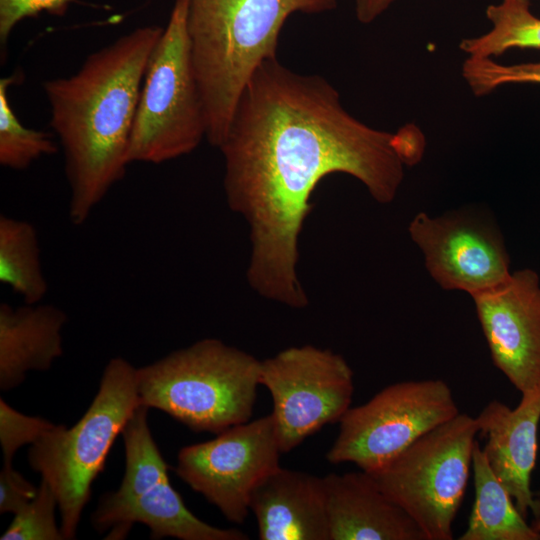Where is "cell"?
<instances>
[{
    "instance_id": "484cf974",
    "label": "cell",
    "mask_w": 540,
    "mask_h": 540,
    "mask_svg": "<svg viewBox=\"0 0 540 540\" xmlns=\"http://www.w3.org/2000/svg\"><path fill=\"white\" fill-rule=\"evenodd\" d=\"M37 488L13 466H3L0 472V513L18 512L36 495Z\"/></svg>"
},
{
    "instance_id": "4316f807",
    "label": "cell",
    "mask_w": 540,
    "mask_h": 540,
    "mask_svg": "<svg viewBox=\"0 0 540 540\" xmlns=\"http://www.w3.org/2000/svg\"><path fill=\"white\" fill-rule=\"evenodd\" d=\"M424 137L413 125H405L394 133L395 149L404 165L419 162L424 153Z\"/></svg>"
},
{
    "instance_id": "cb8c5ba5",
    "label": "cell",
    "mask_w": 540,
    "mask_h": 540,
    "mask_svg": "<svg viewBox=\"0 0 540 540\" xmlns=\"http://www.w3.org/2000/svg\"><path fill=\"white\" fill-rule=\"evenodd\" d=\"M53 423L34 416L24 415L3 398L0 399V443L3 466H13L16 451L25 444L34 443Z\"/></svg>"
},
{
    "instance_id": "52a82bcc",
    "label": "cell",
    "mask_w": 540,
    "mask_h": 540,
    "mask_svg": "<svg viewBox=\"0 0 540 540\" xmlns=\"http://www.w3.org/2000/svg\"><path fill=\"white\" fill-rule=\"evenodd\" d=\"M476 417L459 413L370 473L419 526L426 540L453 539V522L472 471Z\"/></svg>"
},
{
    "instance_id": "f1b7e54d",
    "label": "cell",
    "mask_w": 540,
    "mask_h": 540,
    "mask_svg": "<svg viewBox=\"0 0 540 540\" xmlns=\"http://www.w3.org/2000/svg\"><path fill=\"white\" fill-rule=\"evenodd\" d=\"M532 527L540 533V516L536 518L535 522L533 523Z\"/></svg>"
},
{
    "instance_id": "8fae6325",
    "label": "cell",
    "mask_w": 540,
    "mask_h": 540,
    "mask_svg": "<svg viewBox=\"0 0 540 540\" xmlns=\"http://www.w3.org/2000/svg\"><path fill=\"white\" fill-rule=\"evenodd\" d=\"M272 414L234 425L209 441L179 450L176 474L215 505L225 518L242 524L256 485L280 467Z\"/></svg>"
},
{
    "instance_id": "603a6c76",
    "label": "cell",
    "mask_w": 540,
    "mask_h": 540,
    "mask_svg": "<svg viewBox=\"0 0 540 540\" xmlns=\"http://www.w3.org/2000/svg\"><path fill=\"white\" fill-rule=\"evenodd\" d=\"M462 77L475 96H485L507 84H540V62L501 64L493 58L467 57Z\"/></svg>"
},
{
    "instance_id": "5bb4252c",
    "label": "cell",
    "mask_w": 540,
    "mask_h": 540,
    "mask_svg": "<svg viewBox=\"0 0 540 540\" xmlns=\"http://www.w3.org/2000/svg\"><path fill=\"white\" fill-rule=\"evenodd\" d=\"M479 433L486 443L482 451L494 475L513 498L519 512L540 516V502L531 490V474L538 451L540 383L521 393L511 409L493 399L476 416Z\"/></svg>"
},
{
    "instance_id": "8992f818",
    "label": "cell",
    "mask_w": 540,
    "mask_h": 540,
    "mask_svg": "<svg viewBox=\"0 0 540 540\" xmlns=\"http://www.w3.org/2000/svg\"><path fill=\"white\" fill-rule=\"evenodd\" d=\"M187 2L174 0L148 60L128 146L129 164L176 159L206 138L204 105L187 31Z\"/></svg>"
},
{
    "instance_id": "7c38bea8",
    "label": "cell",
    "mask_w": 540,
    "mask_h": 540,
    "mask_svg": "<svg viewBox=\"0 0 540 540\" xmlns=\"http://www.w3.org/2000/svg\"><path fill=\"white\" fill-rule=\"evenodd\" d=\"M408 232L424 256L430 276L445 290L473 296L499 285L512 273L499 232L470 214L431 217L420 212Z\"/></svg>"
},
{
    "instance_id": "6da1fadb",
    "label": "cell",
    "mask_w": 540,
    "mask_h": 540,
    "mask_svg": "<svg viewBox=\"0 0 540 540\" xmlns=\"http://www.w3.org/2000/svg\"><path fill=\"white\" fill-rule=\"evenodd\" d=\"M218 148L228 205L250 227L248 281L295 308L308 303L296 273L298 238L317 184L344 173L389 203L404 176L394 133L351 115L324 77L297 73L277 58L251 76Z\"/></svg>"
},
{
    "instance_id": "9c48e42d",
    "label": "cell",
    "mask_w": 540,
    "mask_h": 540,
    "mask_svg": "<svg viewBox=\"0 0 540 540\" xmlns=\"http://www.w3.org/2000/svg\"><path fill=\"white\" fill-rule=\"evenodd\" d=\"M459 413L450 386L441 379L390 384L345 412L326 460L350 462L372 473Z\"/></svg>"
},
{
    "instance_id": "d6986e66",
    "label": "cell",
    "mask_w": 540,
    "mask_h": 540,
    "mask_svg": "<svg viewBox=\"0 0 540 540\" xmlns=\"http://www.w3.org/2000/svg\"><path fill=\"white\" fill-rule=\"evenodd\" d=\"M0 282L28 304L42 302L48 291L37 230L28 221L4 214L0 216Z\"/></svg>"
},
{
    "instance_id": "7a4b0ae2",
    "label": "cell",
    "mask_w": 540,
    "mask_h": 540,
    "mask_svg": "<svg viewBox=\"0 0 540 540\" xmlns=\"http://www.w3.org/2000/svg\"><path fill=\"white\" fill-rule=\"evenodd\" d=\"M163 28L138 27L91 53L76 73L43 83L64 154L68 215L84 224L126 173L128 146L150 55Z\"/></svg>"
},
{
    "instance_id": "83f0119b",
    "label": "cell",
    "mask_w": 540,
    "mask_h": 540,
    "mask_svg": "<svg viewBox=\"0 0 540 540\" xmlns=\"http://www.w3.org/2000/svg\"><path fill=\"white\" fill-rule=\"evenodd\" d=\"M396 0H355V13L359 22L369 24L383 14Z\"/></svg>"
},
{
    "instance_id": "44dd1931",
    "label": "cell",
    "mask_w": 540,
    "mask_h": 540,
    "mask_svg": "<svg viewBox=\"0 0 540 540\" xmlns=\"http://www.w3.org/2000/svg\"><path fill=\"white\" fill-rule=\"evenodd\" d=\"M19 76L0 80V164L13 170H24L41 157L58 151L50 133L25 127L15 114L8 88L17 83Z\"/></svg>"
},
{
    "instance_id": "7402d4cb",
    "label": "cell",
    "mask_w": 540,
    "mask_h": 540,
    "mask_svg": "<svg viewBox=\"0 0 540 540\" xmlns=\"http://www.w3.org/2000/svg\"><path fill=\"white\" fill-rule=\"evenodd\" d=\"M57 498L44 479L37 488L36 495L18 512L8 528L0 536L1 540H62L64 536L55 519Z\"/></svg>"
},
{
    "instance_id": "5b68a950",
    "label": "cell",
    "mask_w": 540,
    "mask_h": 540,
    "mask_svg": "<svg viewBox=\"0 0 540 540\" xmlns=\"http://www.w3.org/2000/svg\"><path fill=\"white\" fill-rule=\"evenodd\" d=\"M140 405L137 368L116 357L106 365L90 406L72 427L55 425L28 451L31 468L53 490L64 539H74L91 487L117 436Z\"/></svg>"
},
{
    "instance_id": "d4e9b609",
    "label": "cell",
    "mask_w": 540,
    "mask_h": 540,
    "mask_svg": "<svg viewBox=\"0 0 540 540\" xmlns=\"http://www.w3.org/2000/svg\"><path fill=\"white\" fill-rule=\"evenodd\" d=\"M75 0H0V44L6 46L16 25L42 12L61 16Z\"/></svg>"
},
{
    "instance_id": "ba28073f",
    "label": "cell",
    "mask_w": 540,
    "mask_h": 540,
    "mask_svg": "<svg viewBox=\"0 0 540 540\" xmlns=\"http://www.w3.org/2000/svg\"><path fill=\"white\" fill-rule=\"evenodd\" d=\"M148 410L139 405L122 430L125 470L119 488L101 497L91 522L107 539H123L135 523L150 529V538L180 540H247L237 529L218 528L196 517L173 488L150 431Z\"/></svg>"
},
{
    "instance_id": "30bf717a",
    "label": "cell",
    "mask_w": 540,
    "mask_h": 540,
    "mask_svg": "<svg viewBox=\"0 0 540 540\" xmlns=\"http://www.w3.org/2000/svg\"><path fill=\"white\" fill-rule=\"evenodd\" d=\"M260 385L272 397L282 453L323 426L339 422L354 393L353 371L346 360L312 345L290 347L261 360Z\"/></svg>"
},
{
    "instance_id": "9a60e30c",
    "label": "cell",
    "mask_w": 540,
    "mask_h": 540,
    "mask_svg": "<svg viewBox=\"0 0 540 540\" xmlns=\"http://www.w3.org/2000/svg\"><path fill=\"white\" fill-rule=\"evenodd\" d=\"M323 482L330 540H426L370 473H329Z\"/></svg>"
},
{
    "instance_id": "ffe728a7",
    "label": "cell",
    "mask_w": 540,
    "mask_h": 540,
    "mask_svg": "<svg viewBox=\"0 0 540 540\" xmlns=\"http://www.w3.org/2000/svg\"><path fill=\"white\" fill-rule=\"evenodd\" d=\"M530 6V0H500L489 5L486 17L490 30L462 39L459 48L475 58H494L514 48L540 49V18Z\"/></svg>"
},
{
    "instance_id": "277c9868",
    "label": "cell",
    "mask_w": 540,
    "mask_h": 540,
    "mask_svg": "<svg viewBox=\"0 0 540 540\" xmlns=\"http://www.w3.org/2000/svg\"><path fill=\"white\" fill-rule=\"evenodd\" d=\"M254 356L206 338L137 368L140 404L195 432L218 434L248 422L260 385Z\"/></svg>"
},
{
    "instance_id": "2e32d148",
    "label": "cell",
    "mask_w": 540,
    "mask_h": 540,
    "mask_svg": "<svg viewBox=\"0 0 540 540\" xmlns=\"http://www.w3.org/2000/svg\"><path fill=\"white\" fill-rule=\"evenodd\" d=\"M250 511L260 540H330L323 477L280 466L256 485Z\"/></svg>"
},
{
    "instance_id": "3957f363",
    "label": "cell",
    "mask_w": 540,
    "mask_h": 540,
    "mask_svg": "<svg viewBox=\"0 0 540 540\" xmlns=\"http://www.w3.org/2000/svg\"><path fill=\"white\" fill-rule=\"evenodd\" d=\"M337 0H188L187 31L204 105L207 141L219 147L255 70L277 58L280 31L297 12L335 9Z\"/></svg>"
},
{
    "instance_id": "ac0fdd59",
    "label": "cell",
    "mask_w": 540,
    "mask_h": 540,
    "mask_svg": "<svg viewBox=\"0 0 540 540\" xmlns=\"http://www.w3.org/2000/svg\"><path fill=\"white\" fill-rule=\"evenodd\" d=\"M475 499L460 540H540L513 498L494 475L476 441L472 456Z\"/></svg>"
},
{
    "instance_id": "e0dca14e",
    "label": "cell",
    "mask_w": 540,
    "mask_h": 540,
    "mask_svg": "<svg viewBox=\"0 0 540 540\" xmlns=\"http://www.w3.org/2000/svg\"><path fill=\"white\" fill-rule=\"evenodd\" d=\"M66 313L52 304H0V389L19 386L29 371H46L63 355Z\"/></svg>"
},
{
    "instance_id": "4fadbf2b",
    "label": "cell",
    "mask_w": 540,
    "mask_h": 540,
    "mask_svg": "<svg viewBox=\"0 0 540 540\" xmlns=\"http://www.w3.org/2000/svg\"><path fill=\"white\" fill-rule=\"evenodd\" d=\"M494 365L523 393L540 383V281L531 269L471 296Z\"/></svg>"
}]
</instances>
